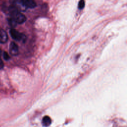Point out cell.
Masks as SVG:
<instances>
[{
    "mask_svg": "<svg viewBox=\"0 0 127 127\" xmlns=\"http://www.w3.org/2000/svg\"><path fill=\"white\" fill-rule=\"evenodd\" d=\"M9 33L10 34L11 37L15 40L16 41H20L23 39L24 35L19 33L16 30L12 28L10 30Z\"/></svg>",
    "mask_w": 127,
    "mask_h": 127,
    "instance_id": "cell-2",
    "label": "cell"
},
{
    "mask_svg": "<svg viewBox=\"0 0 127 127\" xmlns=\"http://www.w3.org/2000/svg\"><path fill=\"white\" fill-rule=\"evenodd\" d=\"M9 24L11 26H13V27H14L16 26V22L13 20L11 18L9 20Z\"/></svg>",
    "mask_w": 127,
    "mask_h": 127,
    "instance_id": "cell-8",
    "label": "cell"
},
{
    "mask_svg": "<svg viewBox=\"0 0 127 127\" xmlns=\"http://www.w3.org/2000/svg\"><path fill=\"white\" fill-rule=\"evenodd\" d=\"M1 54H2V51H1V50L0 49V58H1Z\"/></svg>",
    "mask_w": 127,
    "mask_h": 127,
    "instance_id": "cell-11",
    "label": "cell"
},
{
    "mask_svg": "<svg viewBox=\"0 0 127 127\" xmlns=\"http://www.w3.org/2000/svg\"><path fill=\"white\" fill-rule=\"evenodd\" d=\"M19 0L26 8H34L36 6V3L34 0Z\"/></svg>",
    "mask_w": 127,
    "mask_h": 127,
    "instance_id": "cell-3",
    "label": "cell"
},
{
    "mask_svg": "<svg viewBox=\"0 0 127 127\" xmlns=\"http://www.w3.org/2000/svg\"><path fill=\"white\" fill-rule=\"evenodd\" d=\"M8 36L6 32L3 29L0 30V43H4L7 42Z\"/></svg>",
    "mask_w": 127,
    "mask_h": 127,
    "instance_id": "cell-5",
    "label": "cell"
},
{
    "mask_svg": "<svg viewBox=\"0 0 127 127\" xmlns=\"http://www.w3.org/2000/svg\"><path fill=\"white\" fill-rule=\"evenodd\" d=\"M85 6V1L84 0H80L78 4V8L79 9H82Z\"/></svg>",
    "mask_w": 127,
    "mask_h": 127,
    "instance_id": "cell-7",
    "label": "cell"
},
{
    "mask_svg": "<svg viewBox=\"0 0 127 127\" xmlns=\"http://www.w3.org/2000/svg\"><path fill=\"white\" fill-rule=\"evenodd\" d=\"M42 124L44 126H48L51 123V118L47 116H46L43 117L42 119Z\"/></svg>",
    "mask_w": 127,
    "mask_h": 127,
    "instance_id": "cell-6",
    "label": "cell"
},
{
    "mask_svg": "<svg viewBox=\"0 0 127 127\" xmlns=\"http://www.w3.org/2000/svg\"><path fill=\"white\" fill-rule=\"evenodd\" d=\"M3 56L4 59L5 60H8L10 58V57H9L8 54L6 52H3Z\"/></svg>",
    "mask_w": 127,
    "mask_h": 127,
    "instance_id": "cell-9",
    "label": "cell"
},
{
    "mask_svg": "<svg viewBox=\"0 0 127 127\" xmlns=\"http://www.w3.org/2000/svg\"><path fill=\"white\" fill-rule=\"evenodd\" d=\"M3 66H4V64H3V61H2L1 58H0V69L3 68Z\"/></svg>",
    "mask_w": 127,
    "mask_h": 127,
    "instance_id": "cell-10",
    "label": "cell"
},
{
    "mask_svg": "<svg viewBox=\"0 0 127 127\" xmlns=\"http://www.w3.org/2000/svg\"><path fill=\"white\" fill-rule=\"evenodd\" d=\"M9 51L12 56H16L18 54V47L13 42H12L9 46Z\"/></svg>",
    "mask_w": 127,
    "mask_h": 127,
    "instance_id": "cell-4",
    "label": "cell"
},
{
    "mask_svg": "<svg viewBox=\"0 0 127 127\" xmlns=\"http://www.w3.org/2000/svg\"><path fill=\"white\" fill-rule=\"evenodd\" d=\"M9 12L11 18L13 19L17 24H22L26 20V17L25 16L21 13L18 9L13 5L9 7Z\"/></svg>",
    "mask_w": 127,
    "mask_h": 127,
    "instance_id": "cell-1",
    "label": "cell"
}]
</instances>
